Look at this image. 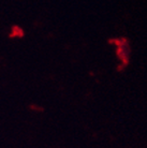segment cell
<instances>
[{
  "label": "cell",
  "instance_id": "1",
  "mask_svg": "<svg viewBox=\"0 0 147 148\" xmlns=\"http://www.w3.org/2000/svg\"><path fill=\"white\" fill-rule=\"evenodd\" d=\"M117 51H118V57L120 58L122 61H127L128 60V55H129V47L126 41H122V42H117Z\"/></svg>",
  "mask_w": 147,
  "mask_h": 148
}]
</instances>
